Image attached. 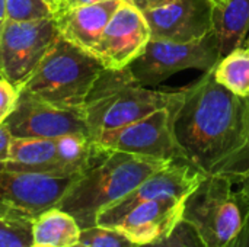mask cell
<instances>
[{
  "mask_svg": "<svg viewBox=\"0 0 249 247\" xmlns=\"http://www.w3.org/2000/svg\"><path fill=\"white\" fill-rule=\"evenodd\" d=\"M213 68L181 87L184 98L172 114L174 134L188 163L204 175L235 182L249 170V98L217 83Z\"/></svg>",
  "mask_w": 249,
  "mask_h": 247,
  "instance_id": "obj_1",
  "label": "cell"
},
{
  "mask_svg": "<svg viewBox=\"0 0 249 247\" xmlns=\"http://www.w3.org/2000/svg\"><path fill=\"white\" fill-rule=\"evenodd\" d=\"M172 162L114 150H101L66 191L57 208L74 217L82 230L96 226L101 211Z\"/></svg>",
  "mask_w": 249,
  "mask_h": 247,
  "instance_id": "obj_2",
  "label": "cell"
},
{
  "mask_svg": "<svg viewBox=\"0 0 249 247\" xmlns=\"http://www.w3.org/2000/svg\"><path fill=\"white\" fill-rule=\"evenodd\" d=\"M182 89L158 90L139 83L128 67L105 68L90 89L83 115L90 137L130 125L158 109H172L181 103Z\"/></svg>",
  "mask_w": 249,
  "mask_h": 247,
  "instance_id": "obj_3",
  "label": "cell"
},
{
  "mask_svg": "<svg viewBox=\"0 0 249 247\" xmlns=\"http://www.w3.org/2000/svg\"><path fill=\"white\" fill-rule=\"evenodd\" d=\"M104 70L105 67L93 54L58 35L19 89L57 108L82 109Z\"/></svg>",
  "mask_w": 249,
  "mask_h": 247,
  "instance_id": "obj_4",
  "label": "cell"
},
{
  "mask_svg": "<svg viewBox=\"0 0 249 247\" xmlns=\"http://www.w3.org/2000/svg\"><path fill=\"white\" fill-rule=\"evenodd\" d=\"M228 176L206 175L184 205L182 221L190 224L204 247L225 246L244 226L249 202Z\"/></svg>",
  "mask_w": 249,
  "mask_h": 247,
  "instance_id": "obj_5",
  "label": "cell"
},
{
  "mask_svg": "<svg viewBox=\"0 0 249 247\" xmlns=\"http://www.w3.org/2000/svg\"><path fill=\"white\" fill-rule=\"evenodd\" d=\"M222 58L214 31L191 42H172L150 39L144 51L128 66L134 79L143 86H158L168 77L197 68L203 73L212 70Z\"/></svg>",
  "mask_w": 249,
  "mask_h": 247,
  "instance_id": "obj_6",
  "label": "cell"
},
{
  "mask_svg": "<svg viewBox=\"0 0 249 247\" xmlns=\"http://www.w3.org/2000/svg\"><path fill=\"white\" fill-rule=\"evenodd\" d=\"M58 36L54 17L6 19L0 32V77L20 87Z\"/></svg>",
  "mask_w": 249,
  "mask_h": 247,
  "instance_id": "obj_7",
  "label": "cell"
},
{
  "mask_svg": "<svg viewBox=\"0 0 249 247\" xmlns=\"http://www.w3.org/2000/svg\"><path fill=\"white\" fill-rule=\"evenodd\" d=\"M177 108L158 109L130 125L101 134L93 143L101 150L123 151L165 162L185 160L174 134L172 114Z\"/></svg>",
  "mask_w": 249,
  "mask_h": 247,
  "instance_id": "obj_8",
  "label": "cell"
},
{
  "mask_svg": "<svg viewBox=\"0 0 249 247\" xmlns=\"http://www.w3.org/2000/svg\"><path fill=\"white\" fill-rule=\"evenodd\" d=\"M3 124L16 138H58L76 132L89 134L83 109L57 108L22 89H19L15 109Z\"/></svg>",
  "mask_w": 249,
  "mask_h": 247,
  "instance_id": "obj_9",
  "label": "cell"
},
{
  "mask_svg": "<svg viewBox=\"0 0 249 247\" xmlns=\"http://www.w3.org/2000/svg\"><path fill=\"white\" fill-rule=\"evenodd\" d=\"M149 41L150 29L144 15L123 0L104 29L93 55L105 68L121 70L144 51Z\"/></svg>",
  "mask_w": 249,
  "mask_h": 247,
  "instance_id": "obj_10",
  "label": "cell"
},
{
  "mask_svg": "<svg viewBox=\"0 0 249 247\" xmlns=\"http://www.w3.org/2000/svg\"><path fill=\"white\" fill-rule=\"evenodd\" d=\"M206 175L185 160H177L158 170L136 186L130 194L99 213L96 226L108 227L133 207L158 198L187 199Z\"/></svg>",
  "mask_w": 249,
  "mask_h": 247,
  "instance_id": "obj_11",
  "label": "cell"
},
{
  "mask_svg": "<svg viewBox=\"0 0 249 247\" xmlns=\"http://www.w3.org/2000/svg\"><path fill=\"white\" fill-rule=\"evenodd\" d=\"M77 176L63 178L3 169L0 170V202L35 218L41 213L57 207Z\"/></svg>",
  "mask_w": 249,
  "mask_h": 247,
  "instance_id": "obj_12",
  "label": "cell"
},
{
  "mask_svg": "<svg viewBox=\"0 0 249 247\" xmlns=\"http://www.w3.org/2000/svg\"><path fill=\"white\" fill-rule=\"evenodd\" d=\"M212 0H172L171 3L143 12L150 39L191 42L213 31Z\"/></svg>",
  "mask_w": 249,
  "mask_h": 247,
  "instance_id": "obj_13",
  "label": "cell"
},
{
  "mask_svg": "<svg viewBox=\"0 0 249 247\" xmlns=\"http://www.w3.org/2000/svg\"><path fill=\"white\" fill-rule=\"evenodd\" d=\"M182 198H158L142 202L115 221L108 229H115L137 245H149L168 237L182 221Z\"/></svg>",
  "mask_w": 249,
  "mask_h": 247,
  "instance_id": "obj_14",
  "label": "cell"
},
{
  "mask_svg": "<svg viewBox=\"0 0 249 247\" xmlns=\"http://www.w3.org/2000/svg\"><path fill=\"white\" fill-rule=\"evenodd\" d=\"M123 0H107L76 7L54 16L58 35L79 48L93 54L104 29Z\"/></svg>",
  "mask_w": 249,
  "mask_h": 247,
  "instance_id": "obj_15",
  "label": "cell"
},
{
  "mask_svg": "<svg viewBox=\"0 0 249 247\" xmlns=\"http://www.w3.org/2000/svg\"><path fill=\"white\" fill-rule=\"evenodd\" d=\"M6 170L69 178L58 157L55 138L12 137Z\"/></svg>",
  "mask_w": 249,
  "mask_h": 247,
  "instance_id": "obj_16",
  "label": "cell"
},
{
  "mask_svg": "<svg viewBox=\"0 0 249 247\" xmlns=\"http://www.w3.org/2000/svg\"><path fill=\"white\" fill-rule=\"evenodd\" d=\"M213 31L222 57L244 47L249 35V0H226L213 6Z\"/></svg>",
  "mask_w": 249,
  "mask_h": 247,
  "instance_id": "obj_17",
  "label": "cell"
},
{
  "mask_svg": "<svg viewBox=\"0 0 249 247\" xmlns=\"http://www.w3.org/2000/svg\"><path fill=\"white\" fill-rule=\"evenodd\" d=\"M82 229L69 213L54 207L32 220V242L50 247H71L79 243Z\"/></svg>",
  "mask_w": 249,
  "mask_h": 247,
  "instance_id": "obj_18",
  "label": "cell"
},
{
  "mask_svg": "<svg viewBox=\"0 0 249 247\" xmlns=\"http://www.w3.org/2000/svg\"><path fill=\"white\" fill-rule=\"evenodd\" d=\"M214 79L232 93L249 98V48L239 47L225 57L213 68Z\"/></svg>",
  "mask_w": 249,
  "mask_h": 247,
  "instance_id": "obj_19",
  "label": "cell"
},
{
  "mask_svg": "<svg viewBox=\"0 0 249 247\" xmlns=\"http://www.w3.org/2000/svg\"><path fill=\"white\" fill-rule=\"evenodd\" d=\"M32 220L0 202V247H31Z\"/></svg>",
  "mask_w": 249,
  "mask_h": 247,
  "instance_id": "obj_20",
  "label": "cell"
},
{
  "mask_svg": "<svg viewBox=\"0 0 249 247\" xmlns=\"http://www.w3.org/2000/svg\"><path fill=\"white\" fill-rule=\"evenodd\" d=\"M79 245L82 247H139L125 234L115 229L93 226L82 230Z\"/></svg>",
  "mask_w": 249,
  "mask_h": 247,
  "instance_id": "obj_21",
  "label": "cell"
},
{
  "mask_svg": "<svg viewBox=\"0 0 249 247\" xmlns=\"http://www.w3.org/2000/svg\"><path fill=\"white\" fill-rule=\"evenodd\" d=\"M6 16L12 20H35L54 17L45 0H6Z\"/></svg>",
  "mask_w": 249,
  "mask_h": 247,
  "instance_id": "obj_22",
  "label": "cell"
},
{
  "mask_svg": "<svg viewBox=\"0 0 249 247\" xmlns=\"http://www.w3.org/2000/svg\"><path fill=\"white\" fill-rule=\"evenodd\" d=\"M139 247H204V245L197 236L196 230L190 224L181 221L168 237Z\"/></svg>",
  "mask_w": 249,
  "mask_h": 247,
  "instance_id": "obj_23",
  "label": "cell"
},
{
  "mask_svg": "<svg viewBox=\"0 0 249 247\" xmlns=\"http://www.w3.org/2000/svg\"><path fill=\"white\" fill-rule=\"evenodd\" d=\"M18 95L19 87L0 77V124H3L15 109Z\"/></svg>",
  "mask_w": 249,
  "mask_h": 247,
  "instance_id": "obj_24",
  "label": "cell"
},
{
  "mask_svg": "<svg viewBox=\"0 0 249 247\" xmlns=\"http://www.w3.org/2000/svg\"><path fill=\"white\" fill-rule=\"evenodd\" d=\"M107 0H57L55 7L53 10V15H61L67 10L76 9V7H82V6H89V4H95V3H102Z\"/></svg>",
  "mask_w": 249,
  "mask_h": 247,
  "instance_id": "obj_25",
  "label": "cell"
},
{
  "mask_svg": "<svg viewBox=\"0 0 249 247\" xmlns=\"http://www.w3.org/2000/svg\"><path fill=\"white\" fill-rule=\"evenodd\" d=\"M12 135L4 127V124H0V170L4 169V165L9 159V148H10Z\"/></svg>",
  "mask_w": 249,
  "mask_h": 247,
  "instance_id": "obj_26",
  "label": "cell"
},
{
  "mask_svg": "<svg viewBox=\"0 0 249 247\" xmlns=\"http://www.w3.org/2000/svg\"><path fill=\"white\" fill-rule=\"evenodd\" d=\"M222 247H249V214L241 230Z\"/></svg>",
  "mask_w": 249,
  "mask_h": 247,
  "instance_id": "obj_27",
  "label": "cell"
},
{
  "mask_svg": "<svg viewBox=\"0 0 249 247\" xmlns=\"http://www.w3.org/2000/svg\"><path fill=\"white\" fill-rule=\"evenodd\" d=\"M127 3L133 4L134 7H137L142 13L156 9V7H162L168 3H171L172 0H125Z\"/></svg>",
  "mask_w": 249,
  "mask_h": 247,
  "instance_id": "obj_28",
  "label": "cell"
},
{
  "mask_svg": "<svg viewBox=\"0 0 249 247\" xmlns=\"http://www.w3.org/2000/svg\"><path fill=\"white\" fill-rule=\"evenodd\" d=\"M235 183L241 189V192L244 194V197L247 198V201L249 202V170H247L245 173H242L241 176H238L235 179Z\"/></svg>",
  "mask_w": 249,
  "mask_h": 247,
  "instance_id": "obj_29",
  "label": "cell"
},
{
  "mask_svg": "<svg viewBox=\"0 0 249 247\" xmlns=\"http://www.w3.org/2000/svg\"><path fill=\"white\" fill-rule=\"evenodd\" d=\"M7 16H6V0H0V32H1V28L6 22Z\"/></svg>",
  "mask_w": 249,
  "mask_h": 247,
  "instance_id": "obj_30",
  "label": "cell"
},
{
  "mask_svg": "<svg viewBox=\"0 0 249 247\" xmlns=\"http://www.w3.org/2000/svg\"><path fill=\"white\" fill-rule=\"evenodd\" d=\"M48 4H50V7H51V10H54V7H55V3H57V0H45Z\"/></svg>",
  "mask_w": 249,
  "mask_h": 247,
  "instance_id": "obj_31",
  "label": "cell"
},
{
  "mask_svg": "<svg viewBox=\"0 0 249 247\" xmlns=\"http://www.w3.org/2000/svg\"><path fill=\"white\" fill-rule=\"evenodd\" d=\"M226 0H212V3L214 4V6H219V4H222V3H225Z\"/></svg>",
  "mask_w": 249,
  "mask_h": 247,
  "instance_id": "obj_32",
  "label": "cell"
},
{
  "mask_svg": "<svg viewBox=\"0 0 249 247\" xmlns=\"http://www.w3.org/2000/svg\"><path fill=\"white\" fill-rule=\"evenodd\" d=\"M31 247H50V246H44V245H36V243H32Z\"/></svg>",
  "mask_w": 249,
  "mask_h": 247,
  "instance_id": "obj_33",
  "label": "cell"
},
{
  "mask_svg": "<svg viewBox=\"0 0 249 247\" xmlns=\"http://www.w3.org/2000/svg\"><path fill=\"white\" fill-rule=\"evenodd\" d=\"M245 47H248L249 48V35H248V38H247V41H245Z\"/></svg>",
  "mask_w": 249,
  "mask_h": 247,
  "instance_id": "obj_34",
  "label": "cell"
},
{
  "mask_svg": "<svg viewBox=\"0 0 249 247\" xmlns=\"http://www.w3.org/2000/svg\"><path fill=\"white\" fill-rule=\"evenodd\" d=\"M71 247H82V246H80V245L77 243V245H74V246H71Z\"/></svg>",
  "mask_w": 249,
  "mask_h": 247,
  "instance_id": "obj_35",
  "label": "cell"
}]
</instances>
